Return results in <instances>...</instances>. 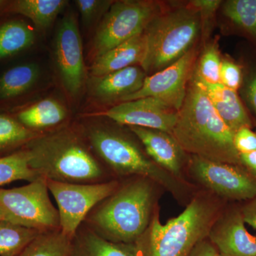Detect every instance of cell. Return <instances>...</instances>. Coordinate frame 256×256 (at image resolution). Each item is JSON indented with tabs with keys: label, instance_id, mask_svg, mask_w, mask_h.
Returning <instances> with one entry per match:
<instances>
[{
	"label": "cell",
	"instance_id": "4316f807",
	"mask_svg": "<svg viewBox=\"0 0 256 256\" xmlns=\"http://www.w3.org/2000/svg\"><path fill=\"white\" fill-rule=\"evenodd\" d=\"M28 160V154L24 148L0 158V186L18 180L31 182L40 178L30 168Z\"/></svg>",
	"mask_w": 256,
	"mask_h": 256
},
{
	"label": "cell",
	"instance_id": "d6a6232c",
	"mask_svg": "<svg viewBox=\"0 0 256 256\" xmlns=\"http://www.w3.org/2000/svg\"><path fill=\"white\" fill-rule=\"evenodd\" d=\"M234 144L239 154L256 151V132L252 128H240L234 132Z\"/></svg>",
	"mask_w": 256,
	"mask_h": 256
},
{
	"label": "cell",
	"instance_id": "3957f363",
	"mask_svg": "<svg viewBox=\"0 0 256 256\" xmlns=\"http://www.w3.org/2000/svg\"><path fill=\"white\" fill-rule=\"evenodd\" d=\"M154 184L140 176L120 184L114 194L90 210L82 224L110 242H138L154 215Z\"/></svg>",
	"mask_w": 256,
	"mask_h": 256
},
{
	"label": "cell",
	"instance_id": "9a60e30c",
	"mask_svg": "<svg viewBox=\"0 0 256 256\" xmlns=\"http://www.w3.org/2000/svg\"><path fill=\"white\" fill-rule=\"evenodd\" d=\"M142 142L146 153L156 164L170 174L182 180L186 152L170 133L139 127H129Z\"/></svg>",
	"mask_w": 256,
	"mask_h": 256
},
{
	"label": "cell",
	"instance_id": "e575fe53",
	"mask_svg": "<svg viewBox=\"0 0 256 256\" xmlns=\"http://www.w3.org/2000/svg\"><path fill=\"white\" fill-rule=\"evenodd\" d=\"M218 254L216 248L205 239L197 244L188 256H218Z\"/></svg>",
	"mask_w": 256,
	"mask_h": 256
},
{
	"label": "cell",
	"instance_id": "e0dca14e",
	"mask_svg": "<svg viewBox=\"0 0 256 256\" xmlns=\"http://www.w3.org/2000/svg\"><path fill=\"white\" fill-rule=\"evenodd\" d=\"M146 78V72L142 68L132 66L96 77L92 86V94L101 100H121L138 92Z\"/></svg>",
	"mask_w": 256,
	"mask_h": 256
},
{
	"label": "cell",
	"instance_id": "7a4b0ae2",
	"mask_svg": "<svg viewBox=\"0 0 256 256\" xmlns=\"http://www.w3.org/2000/svg\"><path fill=\"white\" fill-rule=\"evenodd\" d=\"M172 136L192 156L242 166L234 146V132L192 78Z\"/></svg>",
	"mask_w": 256,
	"mask_h": 256
},
{
	"label": "cell",
	"instance_id": "44dd1931",
	"mask_svg": "<svg viewBox=\"0 0 256 256\" xmlns=\"http://www.w3.org/2000/svg\"><path fill=\"white\" fill-rule=\"evenodd\" d=\"M68 2L65 0H20L12 10L31 20L40 28H48Z\"/></svg>",
	"mask_w": 256,
	"mask_h": 256
},
{
	"label": "cell",
	"instance_id": "f546056e",
	"mask_svg": "<svg viewBox=\"0 0 256 256\" xmlns=\"http://www.w3.org/2000/svg\"><path fill=\"white\" fill-rule=\"evenodd\" d=\"M244 70V80L240 88L242 100L256 119V62L240 64Z\"/></svg>",
	"mask_w": 256,
	"mask_h": 256
},
{
	"label": "cell",
	"instance_id": "8fae6325",
	"mask_svg": "<svg viewBox=\"0 0 256 256\" xmlns=\"http://www.w3.org/2000/svg\"><path fill=\"white\" fill-rule=\"evenodd\" d=\"M196 56V50L192 48L174 64L146 76L142 88L124 98L121 102L154 98L174 110H180L186 98L188 79L193 70Z\"/></svg>",
	"mask_w": 256,
	"mask_h": 256
},
{
	"label": "cell",
	"instance_id": "6da1fadb",
	"mask_svg": "<svg viewBox=\"0 0 256 256\" xmlns=\"http://www.w3.org/2000/svg\"><path fill=\"white\" fill-rule=\"evenodd\" d=\"M30 168L40 178L58 182L94 184L110 178L85 136L68 128L45 132L25 146Z\"/></svg>",
	"mask_w": 256,
	"mask_h": 256
},
{
	"label": "cell",
	"instance_id": "d6986e66",
	"mask_svg": "<svg viewBox=\"0 0 256 256\" xmlns=\"http://www.w3.org/2000/svg\"><path fill=\"white\" fill-rule=\"evenodd\" d=\"M144 33L121 44L104 54L96 58L92 64V73L100 77L141 63L146 54Z\"/></svg>",
	"mask_w": 256,
	"mask_h": 256
},
{
	"label": "cell",
	"instance_id": "2e32d148",
	"mask_svg": "<svg viewBox=\"0 0 256 256\" xmlns=\"http://www.w3.org/2000/svg\"><path fill=\"white\" fill-rule=\"evenodd\" d=\"M192 77L206 92L217 114L234 134L240 128H252V118L238 92L230 90L222 84H208Z\"/></svg>",
	"mask_w": 256,
	"mask_h": 256
},
{
	"label": "cell",
	"instance_id": "83f0119b",
	"mask_svg": "<svg viewBox=\"0 0 256 256\" xmlns=\"http://www.w3.org/2000/svg\"><path fill=\"white\" fill-rule=\"evenodd\" d=\"M41 134L28 129L9 116L0 114V152L26 146Z\"/></svg>",
	"mask_w": 256,
	"mask_h": 256
},
{
	"label": "cell",
	"instance_id": "52a82bcc",
	"mask_svg": "<svg viewBox=\"0 0 256 256\" xmlns=\"http://www.w3.org/2000/svg\"><path fill=\"white\" fill-rule=\"evenodd\" d=\"M43 178L20 188H0V210L4 220L38 232L60 228V214L50 201Z\"/></svg>",
	"mask_w": 256,
	"mask_h": 256
},
{
	"label": "cell",
	"instance_id": "7c38bea8",
	"mask_svg": "<svg viewBox=\"0 0 256 256\" xmlns=\"http://www.w3.org/2000/svg\"><path fill=\"white\" fill-rule=\"evenodd\" d=\"M55 54L64 87L70 95H78L85 82L86 69L82 36L74 14L66 15L60 24Z\"/></svg>",
	"mask_w": 256,
	"mask_h": 256
},
{
	"label": "cell",
	"instance_id": "ab89813d",
	"mask_svg": "<svg viewBox=\"0 0 256 256\" xmlns=\"http://www.w3.org/2000/svg\"><path fill=\"white\" fill-rule=\"evenodd\" d=\"M2 2L0 1V5H1V4H2Z\"/></svg>",
	"mask_w": 256,
	"mask_h": 256
},
{
	"label": "cell",
	"instance_id": "8d00e7d4",
	"mask_svg": "<svg viewBox=\"0 0 256 256\" xmlns=\"http://www.w3.org/2000/svg\"><path fill=\"white\" fill-rule=\"evenodd\" d=\"M240 164L256 178V151L239 154Z\"/></svg>",
	"mask_w": 256,
	"mask_h": 256
},
{
	"label": "cell",
	"instance_id": "ac0fdd59",
	"mask_svg": "<svg viewBox=\"0 0 256 256\" xmlns=\"http://www.w3.org/2000/svg\"><path fill=\"white\" fill-rule=\"evenodd\" d=\"M70 256H143L136 242L106 240L82 224L72 239Z\"/></svg>",
	"mask_w": 256,
	"mask_h": 256
},
{
	"label": "cell",
	"instance_id": "1f68e13d",
	"mask_svg": "<svg viewBox=\"0 0 256 256\" xmlns=\"http://www.w3.org/2000/svg\"><path fill=\"white\" fill-rule=\"evenodd\" d=\"M84 24L88 26L97 21L110 9L112 2L101 0H76L75 2Z\"/></svg>",
	"mask_w": 256,
	"mask_h": 256
},
{
	"label": "cell",
	"instance_id": "cb8c5ba5",
	"mask_svg": "<svg viewBox=\"0 0 256 256\" xmlns=\"http://www.w3.org/2000/svg\"><path fill=\"white\" fill-rule=\"evenodd\" d=\"M40 70L34 64L15 66L0 77V98H10L21 95L36 82Z\"/></svg>",
	"mask_w": 256,
	"mask_h": 256
},
{
	"label": "cell",
	"instance_id": "603a6c76",
	"mask_svg": "<svg viewBox=\"0 0 256 256\" xmlns=\"http://www.w3.org/2000/svg\"><path fill=\"white\" fill-rule=\"evenodd\" d=\"M72 238L60 229L42 232L20 256H70Z\"/></svg>",
	"mask_w": 256,
	"mask_h": 256
},
{
	"label": "cell",
	"instance_id": "836d02e7",
	"mask_svg": "<svg viewBox=\"0 0 256 256\" xmlns=\"http://www.w3.org/2000/svg\"><path fill=\"white\" fill-rule=\"evenodd\" d=\"M191 8L196 10L200 14L201 20L206 23L210 21L212 16L214 15L216 12L222 4L220 0H194L192 1Z\"/></svg>",
	"mask_w": 256,
	"mask_h": 256
},
{
	"label": "cell",
	"instance_id": "9c48e42d",
	"mask_svg": "<svg viewBox=\"0 0 256 256\" xmlns=\"http://www.w3.org/2000/svg\"><path fill=\"white\" fill-rule=\"evenodd\" d=\"M120 182L74 184L47 180L48 191L58 206L60 230L73 239L90 210L118 188Z\"/></svg>",
	"mask_w": 256,
	"mask_h": 256
},
{
	"label": "cell",
	"instance_id": "7402d4cb",
	"mask_svg": "<svg viewBox=\"0 0 256 256\" xmlns=\"http://www.w3.org/2000/svg\"><path fill=\"white\" fill-rule=\"evenodd\" d=\"M34 32L25 22L12 21L0 26V60L16 54L34 44Z\"/></svg>",
	"mask_w": 256,
	"mask_h": 256
},
{
	"label": "cell",
	"instance_id": "5bb4252c",
	"mask_svg": "<svg viewBox=\"0 0 256 256\" xmlns=\"http://www.w3.org/2000/svg\"><path fill=\"white\" fill-rule=\"evenodd\" d=\"M218 252L228 256H256V236L248 232L240 210L220 216L208 235Z\"/></svg>",
	"mask_w": 256,
	"mask_h": 256
},
{
	"label": "cell",
	"instance_id": "74e56055",
	"mask_svg": "<svg viewBox=\"0 0 256 256\" xmlns=\"http://www.w3.org/2000/svg\"><path fill=\"white\" fill-rule=\"evenodd\" d=\"M4 220V215H3L2 212L0 210V222L1 220Z\"/></svg>",
	"mask_w": 256,
	"mask_h": 256
},
{
	"label": "cell",
	"instance_id": "277c9868",
	"mask_svg": "<svg viewBox=\"0 0 256 256\" xmlns=\"http://www.w3.org/2000/svg\"><path fill=\"white\" fill-rule=\"evenodd\" d=\"M220 212L210 197L192 198L182 213L165 224L154 214L149 228L137 244L143 256H188L194 248L208 237Z\"/></svg>",
	"mask_w": 256,
	"mask_h": 256
},
{
	"label": "cell",
	"instance_id": "f1b7e54d",
	"mask_svg": "<svg viewBox=\"0 0 256 256\" xmlns=\"http://www.w3.org/2000/svg\"><path fill=\"white\" fill-rule=\"evenodd\" d=\"M222 60L216 42L208 44L202 52L195 73L192 76L208 84H220Z\"/></svg>",
	"mask_w": 256,
	"mask_h": 256
},
{
	"label": "cell",
	"instance_id": "8992f818",
	"mask_svg": "<svg viewBox=\"0 0 256 256\" xmlns=\"http://www.w3.org/2000/svg\"><path fill=\"white\" fill-rule=\"evenodd\" d=\"M202 25L200 14L192 8L156 15L144 32L146 48L140 64L142 70L152 75L182 58L193 48Z\"/></svg>",
	"mask_w": 256,
	"mask_h": 256
},
{
	"label": "cell",
	"instance_id": "ffe728a7",
	"mask_svg": "<svg viewBox=\"0 0 256 256\" xmlns=\"http://www.w3.org/2000/svg\"><path fill=\"white\" fill-rule=\"evenodd\" d=\"M65 108L54 99H44L22 110L18 122L34 132L43 133L48 128L58 126L66 118Z\"/></svg>",
	"mask_w": 256,
	"mask_h": 256
},
{
	"label": "cell",
	"instance_id": "4dcf8cb0",
	"mask_svg": "<svg viewBox=\"0 0 256 256\" xmlns=\"http://www.w3.org/2000/svg\"><path fill=\"white\" fill-rule=\"evenodd\" d=\"M220 84L234 92H238L244 80L242 64L233 60H222L220 66Z\"/></svg>",
	"mask_w": 256,
	"mask_h": 256
},
{
	"label": "cell",
	"instance_id": "d590c367",
	"mask_svg": "<svg viewBox=\"0 0 256 256\" xmlns=\"http://www.w3.org/2000/svg\"><path fill=\"white\" fill-rule=\"evenodd\" d=\"M244 222L256 229V196L242 207L240 210Z\"/></svg>",
	"mask_w": 256,
	"mask_h": 256
},
{
	"label": "cell",
	"instance_id": "f35d334b",
	"mask_svg": "<svg viewBox=\"0 0 256 256\" xmlns=\"http://www.w3.org/2000/svg\"><path fill=\"white\" fill-rule=\"evenodd\" d=\"M218 256H225V255H223V254H218Z\"/></svg>",
	"mask_w": 256,
	"mask_h": 256
},
{
	"label": "cell",
	"instance_id": "5b68a950",
	"mask_svg": "<svg viewBox=\"0 0 256 256\" xmlns=\"http://www.w3.org/2000/svg\"><path fill=\"white\" fill-rule=\"evenodd\" d=\"M85 138L97 158L118 178L140 176L180 196L188 185L156 164L130 138L122 133L100 126H92L86 131Z\"/></svg>",
	"mask_w": 256,
	"mask_h": 256
},
{
	"label": "cell",
	"instance_id": "484cf974",
	"mask_svg": "<svg viewBox=\"0 0 256 256\" xmlns=\"http://www.w3.org/2000/svg\"><path fill=\"white\" fill-rule=\"evenodd\" d=\"M223 13L230 22L256 42V0H228Z\"/></svg>",
	"mask_w": 256,
	"mask_h": 256
},
{
	"label": "cell",
	"instance_id": "4fadbf2b",
	"mask_svg": "<svg viewBox=\"0 0 256 256\" xmlns=\"http://www.w3.org/2000/svg\"><path fill=\"white\" fill-rule=\"evenodd\" d=\"M178 112L162 101L148 97L121 102L99 114L120 124L158 130L172 134Z\"/></svg>",
	"mask_w": 256,
	"mask_h": 256
},
{
	"label": "cell",
	"instance_id": "30bf717a",
	"mask_svg": "<svg viewBox=\"0 0 256 256\" xmlns=\"http://www.w3.org/2000/svg\"><path fill=\"white\" fill-rule=\"evenodd\" d=\"M188 163L192 178L222 198L248 201L256 196V178L244 166L195 156Z\"/></svg>",
	"mask_w": 256,
	"mask_h": 256
},
{
	"label": "cell",
	"instance_id": "d4e9b609",
	"mask_svg": "<svg viewBox=\"0 0 256 256\" xmlns=\"http://www.w3.org/2000/svg\"><path fill=\"white\" fill-rule=\"evenodd\" d=\"M41 232L2 220L0 222V256H20Z\"/></svg>",
	"mask_w": 256,
	"mask_h": 256
},
{
	"label": "cell",
	"instance_id": "ba28073f",
	"mask_svg": "<svg viewBox=\"0 0 256 256\" xmlns=\"http://www.w3.org/2000/svg\"><path fill=\"white\" fill-rule=\"evenodd\" d=\"M158 6L150 2L119 1L112 3L94 36V56L97 58L133 37L142 34L158 15Z\"/></svg>",
	"mask_w": 256,
	"mask_h": 256
}]
</instances>
